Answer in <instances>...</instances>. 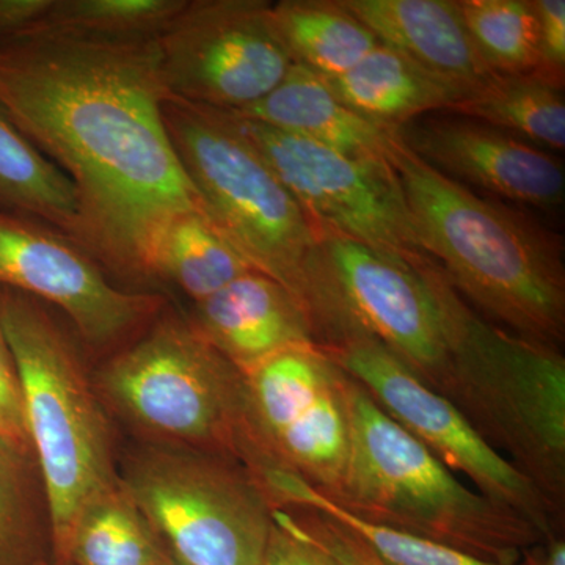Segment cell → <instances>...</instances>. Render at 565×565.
<instances>
[{
    "label": "cell",
    "mask_w": 565,
    "mask_h": 565,
    "mask_svg": "<svg viewBox=\"0 0 565 565\" xmlns=\"http://www.w3.org/2000/svg\"><path fill=\"white\" fill-rule=\"evenodd\" d=\"M318 349L448 470L463 475L479 493L526 519L546 541L564 534V514L490 448L455 405L424 385L359 322L348 323Z\"/></svg>",
    "instance_id": "obj_9"
},
{
    "label": "cell",
    "mask_w": 565,
    "mask_h": 565,
    "mask_svg": "<svg viewBox=\"0 0 565 565\" xmlns=\"http://www.w3.org/2000/svg\"><path fill=\"white\" fill-rule=\"evenodd\" d=\"M121 482L185 565H264L275 508L243 463L188 448L134 457Z\"/></svg>",
    "instance_id": "obj_8"
},
{
    "label": "cell",
    "mask_w": 565,
    "mask_h": 565,
    "mask_svg": "<svg viewBox=\"0 0 565 565\" xmlns=\"http://www.w3.org/2000/svg\"><path fill=\"white\" fill-rule=\"evenodd\" d=\"M264 565H266V564H264Z\"/></svg>",
    "instance_id": "obj_38"
},
{
    "label": "cell",
    "mask_w": 565,
    "mask_h": 565,
    "mask_svg": "<svg viewBox=\"0 0 565 565\" xmlns=\"http://www.w3.org/2000/svg\"><path fill=\"white\" fill-rule=\"evenodd\" d=\"M51 6L52 0H0V44L43 24Z\"/></svg>",
    "instance_id": "obj_33"
},
{
    "label": "cell",
    "mask_w": 565,
    "mask_h": 565,
    "mask_svg": "<svg viewBox=\"0 0 565 565\" xmlns=\"http://www.w3.org/2000/svg\"><path fill=\"white\" fill-rule=\"evenodd\" d=\"M401 140L435 172L498 202L556 211L565 172L553 152L460 115H424L397 128Z\"/></svg>",
    "instance_id": "obj_15"
},
{
    "label": "cell",
    "mask_w": 565,
    "mask_h": 565,
    "mask_svg": "<svg viewBox=\"0 0 565 565\" xmlns=\"http://www.w3.org/2000/svg\"><path fill=\"white\" fill-rule=\"evenodd\" d=\"M163 565H185V564H182L180 559H178V557H174L172 555V553H170V556H169V559L166 561V564Z\"/></svg>",
    "instance_id": "obj_35"
},
{
    "label": "cell",
    "mask_w": 565,
    "mask_h": 565,
    "mask_svg": "<svg viewBox=\"0 0 565 565\" xmlns=\"http://www.w3.org/2000/svg\"><path fill=\"white\" fill-rule=\"evenodd\" d=\"M252 264L202 210L180 212L162 226L148 253V281L177 286L193 303L252 273Z\"/></svg>",
    "instance_id": "obj_20"
},
{
    "label": "cell",
    "mask_w": 565,
    "mask_h": 565,
    "mask_svg": "<svg viewBox=\"0 0 565 565\" xmlns=\"http://www.w3.org/2000/svg\"><path fill=\"white\" fill-rule=\"evenodd\" d=\"M537 13L539 66L534 74L564 88L565 76V2L534 0Z\"/></svg>",
    "instance_id": "obj_30"
},
{
    "label": "cell",
    "mask_w": 565,
    "mask_h": 565,
    "mask_svg": "<svg viewBox=\"0 0 565 565\" xmlns=\"http://www.w3.org/2000/svg\"><path fill=\"white\" fill-rule=\"evenodd\" d=\"M299 514L277 509L275 520L310 542L340 565H384L373 550L355 534L318 512L300 509Z\"/></svg>",
    "instance_id": "obj_29"
},
{
    "label": "cell",
    "mask_w": 565,
    "mask_h": 565,
    "mask_svg": "<svg viewBox=\"0 0 565 565\" xmlns=\"http://www.w3.org/2000/svg\"><path fill=\"white\" fill-rule=\"evenodd\" d=\"M189 318L243 374L286 349L315 344L303 305L258 270L193 303Z\"/></svg>",
    "instance_id": "obj_16"
},
{
    "label": "cell",
    "mask_w": 565,
    "mask_h": 565,
    "mask_svg": "<svg viewBox=\"0 0 565 565\" xmlns=\"http://www.w3.org/2000/svg\"><path fill=\"white\" fill-rule=\"evenodd\" d=\"M0 288L57 307L95 349L114 348L143 332L166 308L159 294L115 286L68 234L7 211H0Z\"/></svg>",
    "instance_id": "obj_13"
},
{
    "label": "cell",
    "mask_w": 565,
    "mask_h": 565,
    "mask_svg": "<svg viewBox=\"0 0 565 565\" xmlns=\"http://www.w3.org/2000/svg\"><path fill=\"white\" fill-rule=\"evenodd\" d=\"M0 437L32 451L25 429L24 401L13 353L0 327Z\"/></svg>",
    "instance_id": "obj_31"
},
{
    "label": "cell",
    "mask_w": 565,
    "mask_h": 565,
    "mask_svg": "<svg viewBox=\"0 0 565 565\" xmlns=\"http://www.w3.org/2000/svg\"><path fill=\"white\" fill-rule=\"evenodd\" d=\"M433 297L449 401L479 437L565 515V356L487 321L427 255L407 259Z\"/></svg>",
    "instance_id": "obj_3"
},
{
    "label": "cell",
    "mask_w": 565,
    "mask_h": 565,
    "mask_svg": "<svg viewBox=\"0 0 565 565\" xmlns=\"http://www.w3.org/2000/svg\"><path fill=\"white\" fill-rule=\"evenodd\" d=\"M156 43L167 92L218 110L262 102L294 65L266 0H185Z\"/></svg>",
    "instance_id": "obj_10"
},
{
    "label": "cell",
    "mask_w": 565,
    "mask_h": 565,
    "mask_svg": "<svg viewBox=\"0 0 565 565\" xmlns=\"http://www.w3.org/2000/svg\"><path fill=\"white\" fill-rule=\"evenodd\" d=\"M390 163L423 250L487 321L526 340L565 343L564 239L522 210L448 180L405 147Z\"/></svg>",
    "instance_id": "obj_2"
},
{
    "label": "cell",
    "mask_w": 565,
    "mask_h": 565,
    "mask_svg": "<svg viewBox=\"0 0 565 565\" xmlns=\"http://www.w3.org/2000/svg\"><path fill=\"white\" fill-rule=\"evenodd\" d=\"M0 327L13 353L25 429L39 462L57 555L84 505L117 484L109 422L76 345L46 303L0 288Z\"/></svg>",
    "instance_id": "obj_6"
},
{
    "label": "cell",
    "mask_w": 565,
    "mask_h": 565,
    "mask_svg": "<svg viewBox=\"0 0 565 565\" xmlns=\"http://www.w3.org/2000/svg\"><path fill=\"white\" fill-rule=\"evenodd\" d=\"M0 438H2V437H0Z\"/></svg>",
    "instance_id": "obj_37"
},
{
    "label": "cell",
    "mask_w": 565,
    "mask_h": 565,
    "mask_svg": "<svg viewBox=\"0 0 565 565\" xmlns=\"http://www.w3.org/2000/svg\"><path fill=\"white\" fill-rule=\"evenodd\" d=\"M258 479L275 509H307L333 520L370 546L384 565H503L478 559L418 535L364 522L281 468H266Z\"/></svg>",
    "instance_id": "obj_25"
},
{
    "label": "cell",
    "mask_w": 565,
    "mask_h": 565,
    "mask_svg": "<svg viewBox=\"0 0 565 565\" xmlns=\"http://www.w3.org/2000/svg\"><path fill=\"white\" fill-rule=\"evenodd\" d=\"M162 115L178 163L206 217L253 269L285 286L307 311L326 259L321 233L302 206L230 111L170 95Z\"/></svg>",
    "instance_id": "obj_5"
},
{
    "label": "cell",
    "mask_w": 565,
    "mask_h": 565,
    "mask_svg": "<svg viewBox=\"0 0 565 565\" xmlns=\"http://www.w3.org/2000/svg\"><path fill=\"white\" fill-rule=\"evenodd\" d=\"M185 0H52L43 24L93 39L158 40Z\"/></svg>",
    "instance_id": "obj_27"
},
{
    "label": "cell",
    "mask_w": 565,
    "mask_h": 565,
    "mask_svg": "<svg viewBox=\"0 0 565 565\" xmlns=\"http://www.w3.org/2000/svg\"><path fill=\"white\" fill-rule=\"evenodd\" d=\"M33 565H50V564H46V563H35Z\"/></svg>",
    "instance_id": "obj_36"
},
{
    "label": "cell",
    "mask_w": 565,
    "mask_h": 565,
    "mask_svg": "<svg viewBox=\"0 0 565 565\" xmlns=\"http://www.w3.org/2000/svg\"><path fill=\"white\" fill-rule=\"evenodd\" d=\"M266 565H340L332 557L294 534L274 516V530L267 545Z\"/></svg>",
    "instance_id": "obj_32"
},
{
    "label": "cell",
    "mask_w": 565,
    "mask_h": 565,
    "mask_svg": "<svg viewBox=\"0 0 565 565\" xmlns=\"http://www.w3.org/2000/svg\"><path fill=\"white\" fill-rule=\"evenodd\" d=\"M349 455L327 497L352 515L451 546L489 563L515 565L546 537L526 519L462 484L344 373Z\"/></svg>",
    "instance_id": "obj_4"
},
{
    "label": "cell",
    "mask_w": 565,
    "mask_h": 565,
    "mask_svg": "<svg viewBox=\"0 0 565 565\" xmlns=\"http://www.w3.org/2000/svg\"><path fill=\"white\" fill-rule=\"evenodd\" d=\"M444 114L486 122L548 152L565 148L564 88L534 73L493 74Z\"/></svg>",
    "instance_id": "obj_21"
},
{
    "label": "cell",
    "mask_w": 565,
    "mask_h": 565,
    "mask_svg": "<svg viewBox=\"0 0 565 565\" xmlns=\"http://www.w3.org/2000/svg\"><path fill=\"white\" fill-rule=\"evenodd\" d=\"M107 399L145 433L228 457L253 475L269 462L253 426L244 375L166 308L99 374Z\"/></svg>",
    "instance_id": "obj_7"
},
{
    "label": "cell",
    "mask_w": 565,
    "mask_h": 565,
    "mask_svg": "<svg viewBox=\"0 0 565 565\" xmlns=\"http://www.w3.org/2000/svg\"><path fill=\"white\" fill-rule=\"evenodd\" d=\"M520 563L523 565H565L564 534L526 550Z\"/></svg>",
    "instance_id": "obj_34"
},
{
    "label": "cell",
    "mask_w": 565,
    "mask_h": 565,
    "mask_svg": "<svg viewBox=\"0 0 565 565\" xmlns=\"http://www.w3.org/2000/svg\"><path fill=\"white\" fill-rule=\"evenodd\" d=\"M476 51L494 74H533L539 66L534 0H457Z\"/></svg>",
    "instance_id": "obj_26"
},
{
    "label": "cell",
    "mask_w": 565,
    "mask_h": 565,
    "mask_svg": "<svg viewBox=\"0 0 565 565\" xmlns=\"http://www.w3.org/2000/svg\"><path fill=\"white\" fill-rule=\"evenodd\" d=\"M169 556L120 479L84 505L63 561L74 565H163Z\"/></svg>",
    "instance_id": "obj_24"
},
{
    "label": "cell",
    "mask_w": 565,
    "mask_h": 565,
    "mask_svg": "<svg viewBox=\"0 0 565 565\" xmlns=\"http://www.w3.org/2000/svg\"><path fill=\"white\" fill-rule=\"evenodd\" d=\"M273 18L292 62L323 79L348 73L381 44L341 0H281Z\"/></svg>",
    "instance_id": "obj_22"
},
{
    "label": "cell",
    "mask_w": 565,
    "mask_h": 565,
    "mask_svg": "<svg viewBox=\"0 0 565 565\" xmlns=\"http://www.w3.org/2000/svg\"><path fill=\"white\" fill-rule=\"evenodd\" d=\"M0 211L50 223L79 241V203L73 182L14 126L2 107Z\"/></svg>",
    "instance_id": "obj_23"
},
{
    "label": "cell",
    "mask_w": 565,
    "mask_h": 565,
    "mask_svg": "<svg viewBox=\"0 0 565 565\" xmlns=\"http://www.w3.org/2000/svg\"><path fill=\"white\" fill-rule=\"evenodd\" d=\"M321 247L338 300L424 385L446 397L448 360L429 291L407 259L367 245L321 234Z\"/></svg>",
    "instance_id": "obj_14"
},
{
    "label": "cell",
    "mask_w": 565,
    "mask_h": 565,
    "mask_svg": "<svg viewBox=\"0 0 565 565\" xmlns=\"http://www.w3.org/2000/svg\"><path fill=\"white\" fill-rule=\"evenodd\" d=\"M243 375L267 467L281 468L333 497L349 455L344 371L307 344L286 349Z\"/></svg>",
    "instance_id": "obj_12"
},
{
    "label": "cell",
    "mask_w": 565,
    "mask_h": 565,
    "mask_svg": "<svg viewBox=\"0 0 565 565\" xmlns=\"http://www.w3.org/2000/svg\"><path fill=\"white\" fill-rule=\"evenodd\" d=\"M230 115L319 233L348 237L403 259L426 253L392 163L351 158L233 111Z\"/></svg>",
    "instance_id": "obj_11"
},
{
    "label": "cell",
    "mask_w": 565,
    "mask_h": 565,
    "mask_svg": "<svg viewBox=\"0 0 565 565\" xmlns=\"http://www.w3.org/2000/svg\"><path fill=\"white\" fill-rule=\"evenodd\" d=\"M326 81L356 114L394 128L446 111L468 93L382 43L348 73Z\"/></svg>",
    "instance_id": "obj_19"
},
{
    "label": "cell",
    "mask_w": 565,
    "mask_h": 565,
    "mask_svg": "<svg viewBox=\"0 0 565 565\" xmlns=\"http://www.w3.org/2000/svg\"><path fill=\"white\" fill-rule=\"evenodd\" d=\"M32 451L0 438V565L20 553L35 519Z\"/></svg>",
    "instance_id": "obj_28"
},
{
    "label": "cell",
    "mask_w": 565,
    "mask_h": 565,
    "mask_svg": "<svg viewBox=\"0 0 565 565\" xmlns=\"http://www.w3.org/2000/svg\"><path fill=\"white\" fill-rule=\"evenodd\" d=\"M385 46L473 90L493 76L465 28L457 0H341Z\"/></svg>",
    "instance_id": "obj_17"
},
{
    "label": "cell",
    "mask_w": 565,
    "mask_h": 565,
    "mask_svg": "<svg viewBox=\"0 0 565 565\" xmlns=\"http://www.w3.org/2000/svg\"><path fill=\"white\" fill-rule=\"evenodd\" d=\"M156 40L39 25L0 44V107L73 182L79 243L107 274L148 281L156 236L202 210L174 156Z\"/></svg>",
    "instance_id": "obj_1"
},
{
    "label": "cell",
    "mask_w": 565,
    "mask_h": 565,
    "mask_svg": "<svg viewBox=\"0 0 565 565\" xmlns=\"http://www.w3.org/2000/svg\"><path fill=\"white\" fill-rule=\"evenodd\" d=\"M233 114L367 161L390 162L397 139V128L356 114L323 77L297 63L266 98Z\"/></svg>",
    "instance_id": "obj_18"
}]
</instances>
